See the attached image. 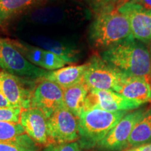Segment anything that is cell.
<instances>
[{
    "instance_id": "1",
    "label": "cell",
    "mask_w": 151,
    "mask_h": 151,
    "mask_svg": "<svg viewBox=\"0 0 151 151\" xmlns=\"http://www.w3.org/2000/svg\"><path fill=\"white\" fill-rule=\"evenodd\" d=\"M101 58L128 77L150 76V51L134 38L105 49Z\"/></svg>"
},
{
    "instance_id": "2",
    "label": "cell",
    "mask_w": 151,
    "mask_h": 151,
    "mask_svg": "<svg viewBox=\"0 0 151 151\" xmlns=\"http://www.w3.org/2000/svg\"><path fill=\"white\" fill-rule=\"evenodd\" d=\"M118 6L96 11L89 29V39L94 46L106 49L133 39L129 21L127 17L119 11Z\"/></svg>"
},
{
    "instance_id": "3",
    "label": "cell",
    "mask_w": 151,
    "mask_h": 151,
    "mask_svg": "<svg viewBox=\"0 0 151 151\" xmlns=\"http://www.w3.org/2000/svg\"><path fill=\"white\" fill-rule=\"evenodd\" d=\"M127 111L109 112L99 109L85 110L78 118V143L81 148L91 149L104 138Z\"/></svg>"
},
{
    "instance_id": "4",
    "label": "cell",
    "mask_w": 151,
    "mask_h": 151,
    "mask_svg": "<svg viewBox=\"0 0 151 151\" xmlns=\"http://www.w3.org/2000/svg\"><path fill=\"white\" fill-rule=\"evenodd\" d=\"M0 68L3 71L20 78L39 81L47 71L27 61L9 39L0 38Z\"/></svg>"
},
{
    "instance_id": "5",
    "label": "cell",
    "mask_w": 151,
    "mask_h": 151,
    "mask_svg": "<svg viewBox=\"0 0 151 151\" xmlns=\"http://www.w3.org/2000/svg\"><path fill=\"white\" fill-rule=\"evenodd\" d=\"M83 81L90 90H113L127 76L105 62L101 57L93 56L87 63Z\"/></svg>"
},
{
    "instance_id": "6",
    "label": "cell",
    "mask_w": 151,
    "mask_h": 151,
    "mask_svg": "<svg viewBox=\"0 0 151 151\" xmlns=\"http://www.w3.org/2000/svg\"><path fill=\"white\" fill-rule=\"evenodd\" d=\"M48 146L78 140V118L65 107L56 110L47 119Z\"/></svg>"
},
{
    "instance_id": "7",
    "label": "cell",
    "mask_w": 151,
    "mask_h": 151,
    "mask_svg": "<svg viewBox=\"0 0 151 151\" xmlns=\"http://www.w3.org/2000/svg\"><path fill=\"white\" fill-rule=\"evenodd\" d=\"M39 81L20 78L0 71V89L11 106L16 108H31L32 96Z\"/></svg>"
},
{
    "instance_id": "8",
    "label": "cell",
    "mask_w": 151,
    "mask_h": 151,
    "mask_svg": "<svg viewBox=\"0 0 151 151\" xmlns=\"http://www.w3.org/2000/svg\"><path fill=\"white\" fill-rule=\"evenodd\" d=\"M144 109H138L127 113L97 145L100 151H120L127 149L132 130L140 120Z\"/></svg>"
},
{
    "instance_id": "9",
    "label": "cell",
    "mask_w": 151,
    "mask_h": 151,
    "mask_svg": "<svg viewBox=\"0 0 151 151\" xmlns=\"http://www.w3.org/2000/svg\"><path fill=\"white\" fill-rule=\"evenodd\" d=\"M64 107L63 89L52 81L41 79L34 89L31 108L42 111L48 119L55 111Z\"/></svg>"
},
{
    "instance_id": "10",
    "label": "cell",
    "mask_w": 151,
    "mask_h": 151,
    "mask_svg": "<svg viewBox=\"0 0 151 151\" xmlns=\"http://www.w3.org/2000/svg\"><path fill=\"white\" fill-rule=\"evenodd\" d=\"M139 106V104L127 99L113 90H90L85 101L84 111L99 109L116 112L134 110Z\"/></svg>"
},
{
    "instance_id": "11",
    "label": "cell",
    "mask_w": 151,
    "mask_h": 151,
    "mask_svg": "<svg viewBox=\"0 0 151 151\" xmlns=\"http://www.w3.org/2000/svg\"><path fill=\"white\" fill-rule=\"evenodd\" d=\"M127 17L132 37L142 43H151V11L127 1L118 7Z\"/></svg>"
},
{
    "instance_id": "12",
    "label": "cell",
    "mask_w": 151,
    "mask_h": 151,
    "mask_svg": "<svg viewBox=\"0 0 151 151\" xmlns=\"http://www.w3.org/2000/svg\"><path fill=\"white\" fill-rule=\"evenodd\" d=\"M9 40L27 61L44 70L55 71L64 67L67 64L61 57L46 49L32 46L24 41Z\"/></svg>"
},
{
    "instance_id": "13",
    "label": "cell",
    "mask_w": 151,
    "mask_h": 151,
    "mask_svg": "<svg viewBox=\"0 0 151 151\" xmlns=\"http://www.w3.org/2000/svg\"><path fill=\"white\" fill-rule=\"evenodd\" d=\"M19 123L37 144L48 146L47 118L42 111L34 108L22 109Z\"/></svg>"
},
{
    "instance_id": "14",
    "label": "cell",
    "mask_w": 151,
    "mask_h": 151,
    "mask_svg": "<svg viewBox=\"0 0 151 151\" xmlns=\"http://www.w3.org/2000/svg\"><path fill=\"white\" fill-rule=\"evenodd\" d=\"M115 92L140 106L151 102V86L147 78L126 77Z\"/></svg>"
},
{
    "instance_id": "15",
    "label": "cell",
    "mask_w": 151,
    "mask_h": 151,
    "mask_svg": "<svg viewBox=\"0 0 151 151\" xmlns=\"http://www.w3.org/2000/svg\"><path fill=\"white\" fill-rule=\"evenodd\" d=\"M88 65H71L55 71H47L43 79L52 81L62 88H67L83 82Z\"/></svg>"
},
{
    "instance_id": "16",
    "label": "cell",
    "mask_w": 151,
    "mask_h": 151,
    "mask_svg": "<svg viewBox=\"0 0 151 151\" xmlns=\"http://www.w3.org/2000/svg\"><path fill=\"white\" fill-rule=\"evenodd\" d=\"M63 89L64 107L79 118L84 111L85 101L90 90L84 81Z\"/></svg>"
},
{
    "instance_id": "17",
    "label": "cell",
    "mask_w": 151,
    "mask_h": 151,
    "mask_svg": "<svg viewBox=\"0 0 151 151\" xmlns=\"http://www.w3.org/2000/svg\"><path fill=\"white\" fill-rule=\"evenodd\" d=\"M151 143V109L146 111L132 130L128 148H136Z\"/></svg>"
},
{
    "instance_id": "18",
    "label": "cell",
    "mask_w": 151,
    "mask_h": 151,
    "mask_svg": "<svg viewBox=\"0 0 151 151\" xmlns=\"http://www.w3.org/2000/svg\"><path fill=\"white\" fill-rule=\"evenodd\" d=\"M41 0H0V26L24 9Z\"/></svg>"
},
{
    "instance_id": "19",
    "label": "cell",
    "mask_w": 151,
    "mask_h": 151,
    "mask_svg": "<svg viewBox=\"0 0 151 151\" xmlns=\"http://www.w3.org/2000/svg\"><path fill=\"white\" fill-rule=\"evenodd\" d=\"M38 145L27 134H23L10 140L0 141V151H39Z\"/></svg>"
},
{
    "instance_id": "20",
    "label": "cell",
    "mask_w": 151,
    "mask_h": 151,
    "mask_svg": "<svg viewBox=\"0 0 151 151\" xmlns=\"http://www.w3.org/2000/svg\"><path fill=\"white\" fill-rule=\"evenodd\" d=\"M37 41L44 49L61 57L62 59L67 62V64L77 61L76 52L72 48L46 38H38Z\"/></svg>"
},
{
    "instance_id": "21",
    "label": "cell",
    "mask_w": 151,
    "mask_h": 151,
    "mask_svg": "<svg viewBox=\"0 0 151 151\" xmlns=\"http://www.w3.org/2000/svg\"><path fill=\"white\" fill-rule=\"evenodd\" d=\"M25 133L19 122L0 121V141L10 140Z\"/></svg>"
},
{
    "instance_id": "22",
    "label": "cell",
    "mask_w": 151,
    "mask_h": 151,
    "mask_svg": "<svg viewBox=\"0 0 151 151\" xmlns=\"http://www.w3.org/2000/svg\"><path fill=\"white\" fill-rule=\"evenodd\" d=\"M21 111L16 107H0V121L19 122Z\"/></svg>"
},
{
    "instance_id": "23",
    "label": "cell",
    "mask_w": 151,
    "mask_h": 151,
    "mask_svg": "<svg viewBox=\"0 0 151 151\" xmlns=\"http://www.w3.org/2000/svg\"><path fill=\"white\" fill-rule=\"evenodd\" d=\"M78 142H71L47 146L44 151H81Z\"/></svg>"
},
{
    "instance_id": "24",
    "label": "cell",
    "mask_w": 151,
    "mask_h": 151,
    "mask_svg": "<svg viewBox=\"0 0 151 151\" xmlns=\"http://www.w3.org/2000/svg\"><path fill=\"white\" fill-rule=\"evenodd\" d=\"M95 11L110 6H118L128 0H87Z\"/></svg>"
},
{
    "instance_id": "25",
    "label": "cell",
    "mask_w": 151,
    "mask_h": 151,
    "mask_svg": "<svg viewBox=\"0 0 151 151\" xmlns=\"http://www.w3.org/2000/svg\"><path fill=\"white\" fill-rule=\"evenodd\" d=\"M147 11H151V0H128Z\"/></svg>"
},
{
    "instance_id": "26",
    "label": "cell",
    "mask_w": 151,
    "mask_h": 151,
    "mask_svg": "<svg viewBox=\"0 0 151 151\" xmlns=\"http://www.w3.org/2000/svg\"><path fill=\"white\" fill-rule=\"evenodd\" d=\"M129 151H151V143L148 144L143 145V146L136 147V148H132Z\"/></svg>"
},
{
    "instance_id": "27",
    "label": "cell",
    "mask_w": 151,
    "mask_h": 151,
    "mask_svg": "<svg viewBox=\"0 0 151 151\" xmlns=\"http://www.w3.org/2000/svg\"><path fill=\"white\" fill-rule=\"evenodd\" d=\"M0 107H12L0 89Z\"/></svg>"
},
{
    "instance_id": "28",
    "label": "cell",
    "mask_w": 151,
    "mask_h": 151,
    "mask_svg": "<svg viewBox=\"0 0 151 151\" xmlns=\"http://www.w3.org/2000/svg\"><path fill=\"white\" fill-rule=\"evenodd\" d=\"M150 63H151V46H150ZM150 77L151 78V67H150Z\"/></svg>"
},
{
    "instance_id": "29",
    "label": "cell",
    "mask_w": 151,
    "mask_h": 151,
    "mask_svg": "<svg viewBox=\"0 0 151 151\" xmlns=\"http://www.w3.org/2000/svg\"><path fill=\"white\" fill-rule=\"evenodd\" d=\"M127 151H129V150H127Z\"/></svg>"
}]
</instances>
